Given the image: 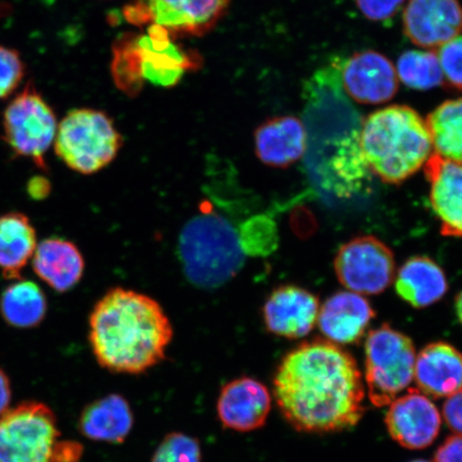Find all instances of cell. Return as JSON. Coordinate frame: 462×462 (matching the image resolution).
Wrapping results in <instances>:
<instances>
[{"label": "cell", "mask_w": 462, "mask_h": 462, "mask_svg": "<svg viewBox=\"0 0 462 462\" xmlns=\"http://www.w3.org/2000/svg\"><path fill=\"white\" fill-rule=\"evenodd\" d=\"M273 385L277 406L299 431L349 430L365 410V386L355 357L330 340H311L289 352Z\"/></svg>", "instance_id": "6da1fadb"}, {"label": "cell", "mask_w": 462, "mask_h": 462, "mask_svg": "<svg viewBox=\"0 0 462 462\" xmlns=\"http://www.w3.org/2000/svg\"><path fill=\"white\" fill-rule=\"evenodd\" d=\"M173 337L169 316L157 300L124 287L108 291L89 317V342L108 371L138 374L165 359Z\"/></svg>", "instance_id": "7a4b0ae2"}, {"label": "cell", "mask_w": 462, "mask_h": 462, "mask_svg": "<svg viewBox=\"0 0 462 462\" xmlns=\"http://www.w3.org/2000/svg\"><path fill=\"white\" fill-rule=\"evenodd\" d=\"M360 148L372 173L390 184L406 181L432 152L426 121L407 106L384 107L363 120Z\"/></svg>", "instance_id": "3957f363"}, {"label": "cell", "mask_w": 462, "mask_h": 462, "mask_svg": "<svg viewBox=\"0 0 462 462\" xmlns=\"http://www.w3.org/2000/svg\"><path fill=\"white\" fill-rule=\"evenodd\" d=\"M178 252L187 280L204 291L227 284L244 268L246 258L239 229L208 206L184 225Z\"/></svg>", "instance_id": "277c9868"}, {"label": "cell", "mask_w": 462, "mask_h": 462, "mask_svg": "<svg viewBox=\"0 0 462 462\" xmlns=\"http://www.w3.org/2000/svg\"><path fill=\"white\" fill-rule=\"evenodd\" d=\"M343 61L344 58L334 57L311 75L303 88L306 153L318 154L319 160L360 141L363 120L343 88Z\"/></svg>", "instance_id": "5b68a950"}, {"label": "cell", "mask_w": 462, "mask_h": 462, "mask_svg": "<svg viewBox=\"0 0 462 462\" xmlns=\"http://www.w3.org/2000/svg\"><path fill=\"white\" fill-rule=\"evenodd\" d=\"M124 140L106 113L94 108H75L58 125L54 141L57 157L69 169L94 175L111 165Z\"/></svg>", "instance_id": "8992f818"}, {"label": "cell", "mask_w": 462, "mask_h": 462, "mask_svg": "<svg viewBox=\"0 0 462 462\" xmlns=\"http://www.w3.org/2000/svg\"><path fill=\"white\" fill-rule=\"evenodd\" d=\"M60 432L51 410L24 402L0 414V462H60Z\"/></svg>", "instance_id": "52a82bcc"}, {"label": "cell", "mask_w": 462, "mask_h": 462, "mask_svg": "<svg viewBox=\"0 0 462 462\" xmlns=\"http://www.w3.org/2000/svg\"><path fill=\"white\" fill-rule=\"evenodd\" d=\"M417 352L411 338L383 325L368 333L365 342V380L369 401L389 406L414 378Z\"/></svg>", "instance_id": "ba28073f"}, {"label": "cell", "mask_w": 462, "mask_h": 462, "mask_svg": "<svg viewBox=\"0 0 462 462\" xmlns=\"http://www.w3.org/2000/svg\"><path fill=\"white\" fill-rule=\"evenodd\" d=\"M4 137L14 153L45 169V153L54 143L58 129L54 109L28 83L5 108Z\"/></svg>", "instance_id": "9c48e42d"}, {"label": "cell", "mask_w": 462, "mask_h": 462, "mask_svg": "<svg viewBox=\"0 0 462 462\" xmlns=\"http://www.w3.org/2000/svg\"><path fill=\"white\" fill-rule=\"evenodd\" d=\"M395 258L390 248L372 236L346 242L334 259L340 284L362 296H373L388 289L395 279Z\"/></svg>", "instance_id": "30bf717a"}, {"label": "cell", "mask_w": 462, "mask_h": 462, "mask_svg": "<svg viewBox=\"0 0 462 462\" xmlns=\"http://www.w3.org/2000/svg\"><path fill=\"white\" fill-rule=\"evenodd\" d=\"M230 0H135L129 20L152 22L165 31L199 36L222 19Z\"/></svg>", "instance_id": "8fae6325"}, {"label": "cell", "mask_w": 462, "mask_h": 462, "mask_svg": "<svg viewBox=\"0 0 462 462\" xmlns=\"http://www.w3.org/2000/svg\"><path fill=\"white\" fill-rule=\"evenodd\" d=\"M340 78L346 95L367 106L391 101L400 88L395 66L375 51H357L344 60Z\"/></svg>", "instance_id": "7c38bea8"}, {"label": "cell", "mask_w": 462, "mask_h": 462, "mask_svg": "<svg viewBox=\"0 0 462 462\" xmlns=\"http://www.w3.org/2000/svg\"><path fill=\"white\" fill-rule=\"evenodd\" d=\"M402 29L419 48H441L460 36L462 5L459 0H409L403 10Z\"/></svg>", "instance_id": "4fadbf2b"}, {"label": "cell", "mask_w": 462, "mask_h": 462, "mask_svg": "<svg viewBox=\"0 0 462 462\" xmlns=\"http://www.w3.org/2000/svg\"><path fill=\"white\" fill-rule=\"evenodd\" d=\"M386 429L402 448L421 449L431 446L440 432L441 415L429 396L409 390L389 404Z\"/></svg>", "instance_id": "5bb4252c"}, {"label": "cell", "mask_w": 462, "mask_h": 462, "mask_svg": "<svg viewBox=\"0 0 462 462\" xmlns=\"http://www.w3.org/2000/svg\"><path fill=\"white\" fill-rule=\"evenodd\" d=\"M319 310V300L314 293L300 286L282 285L265 299L262 313L268 332L299 339L313 331Z\"/></svg>", "instance_id": "9a60e30c"}, {"label": "cell", "mask_w": 462, "mask_h": 462, "mask_svg": "<svg viewBox=\"0 0 462 462\" xmlns=\"http://www.w3.org/2000/svg\"><path fill=\"white\" fill-rule=\"evenodd\" d=\"M270 410V392L255 379H236L219 393L217 414L225 429L240 432L262 429Z\"/></svg>", "instance_id": "2e32d148"}, {"label": "cell", "mask_w": 462, "mask_h": 462, "mask_svg": "<svg viewBox=\"0 0 462 462\" xmlns=\"http://www.w3.org/2000/svg\"><path fill=\"white\" fill-rule=\"evenodd\" d=\"M433 213L447 236L462 238V164L431 154L424 165Z\"/></svg>", "instance_id": "e0dca14e"}, {"label": "cell", "mask_w": 462, "mask_h": 462, "mask_svg": "<svg viewBox=\"0 0 462 462\" xmlns=\"http://www.w3.org/2000/svg\"><path fill=\"white\" fill-rule=\"evenodd\" d=\"M371 303L362 294L339 291L328 298L318 314V326L334 344L359 343L374 318Z\"/></svg>", "instance_id": "ac0fdd59"}, {"label": "cell", "mask_w": 462, "mask_h": 462, "mask_svg": "<svg viewBox=\"0 0 462 462\" xmlns=\"http://www.w3.org/2000/svg\"><path fill=\"white\" fill-rule=\"evenodd\" d=\"M257 158L274 169H287L302 159L308 150V133L302 120L280 116L265 120L254 133Z\"/></svg>", "instance_id": "d6986e66"}, {"label": "cell", "mask_w": 462, "mask_h": 462, "mask_svg": "<svg viewBox=\"0 0 462 462\" xmlns=\"http://www.w3.org/2000/svg\"><path fill=\"white\" fill-rule=\"evenodd\" d=\"M421 393L433 398L449 397L462 390V354L454 346L427 345L415 360L414 378Z\"/></svg>", "instance_id": "ffe728a7"}, {"label": "cell", "mask_w": 462, "mask_h": 462, "mask_svg": "<svg viewBox=\"0 0 462 462\" xmlns=\"http://www.w3.org/2000/svg\"><path fill=\"white\" fill-rule=\"evenodd\" d=\"M33 271L55 291H70L82 279L85 262L72 242L51 238L37 245L32 256Z\"/></svg>", "instance_id": "44dd1931"}, {"label": "cell", "mask_w": 462, "mask_h": 462, "mask_svg": "<svg viewBox=\"0 0 462 462\" xmlns=\"http://www.w3.org/2000/svg\"><path fill=\"white\" fill-rule=\"evenodd\" d=\"M398 296L414 309H426L446 296L448 282L446 273L432 259L412 257L395 274Z\"/></svg>", "instance_id": "7402d4cb"}, {"label": "cell", "mask_w": 462, "mask_h": 462, "mask_svg": "<svg viewBox=\"0 0 462 462\" xmlns=\"http://www.w3.org/2000/svg\"><path fill=\"white\" fill-rule=\"evenodd\" d=\"M133 413L123 396L111 394L87 406L79 429L90 440L123 443L132 430Z\"/></svg>", "instance_id": "603a6c76"}, {"label": "cell", "mask_w": 462, "mask_h": 462, "mask_svg": "<svg viewBox=\"0 0 462 462\" xmlns=\"http://www.w3.org/2000/svg\"><path fill=\"white\" fill-rule=\"evenodd\" d=\"M36 230L22 213L0 217V273L9 280H19L22 270L37 248Z\"/></svg>", "instance_id": "cb8c5ba5"}, {"label": "cell", "mask_w": 462, "mask_h": 462, "mask_svg": "<svg viewBox=\"0 0 462 462\" xmlns=\"http://www.w3.org/2000/svg\"><path fill=\"white\" fill-rule=\"evenodd\" d=\"M425 121L436 154L462 164V97L443 102Z\"/></svg>", "instance_id": "d4e9b609"}, {"label": "cell", "mask_w": 462, "mask_h": 462, "mask_svg": "<svg viewBox=\"0 0 462 462\" xmlns=\"http://www.w3.org/2000/svg\"><path fill=\"white\" fill-rule=\"evenodd\" d=\"M48 310L42 289L29 281H17L3 294L0 310L5 320L16 328H32L43 320Z\"/></svg>", "instance_id": "484cf974"}, {"label": "cell", "mask_w": 462, "mask_h": 462, "mask_svg": "<svg viewBox=\"0 0 462 462\" xmlns=\"http://www.w3.org/2000/svg\"><path fill=\"white\" fill-rule=\"evenodd\" d=\"M398 79L415 90H430L444 84L443 72L436 51H407L397 60Z\"/></svg>", "instance_id": "4316f807"}, {"label": "cell", "mask_w": 462, "mask_h": 462, "mask_svg": "<svg viewBox=\"0 0 462 462\" xmlns=\"http://www.w3.org/2000/svg\"><path fill=\"white\" fill-rule=\"evenodd\" d=\"M242 246L246 256H267L279 244L275 222L267 216H256L239 228Z\"/></svg>", "instance_id": "83f0119b"}, {"label": "cell", "mask_w": 462, "mask_h": 462, "mask_svg": "<svg viewBox=\"0 0 462 462\" xmlns=\"http://www.w3.org/2000/svg\"><path fill=\"white\" fill-rule=\"evenodd\" d=\"M152 462H201L200 444L184 433H170L155 449Z\"/></svg>", "instance_id": "f1b7e54d"}, {"label": "cell", "mask_w": 462, "mask_h": 462, "mask_svg": "<svg viewBox=\"0 0 462 462\" xmlns=\"http://www.w3.org/2000/svg\"><path fill=\"white\" fill-rule=\"evenodd\" d=\"M26 66L19 51L0 45V100L13 96L25 78Z\"/></svg>", "instance_id": "f546056e"}, {"label": "cell", "mask_w": 462, "mask_h": 462, "mask_svg": "<svg viewBox=\"0 0 462 462\" xmlns=\"http://www.w3.org/2000/svg\"><path fill=\"white\" fill-rule=\"evenodd\" d=\"M444 84L455 90L462 91V36L450 40L438 49Z\"/></svg>", "instance_id": "4dcf8cb0"}, {"label": "cell", "mask_w": 462, "mask_h": 462, "mask_svg": "<svg viewBox=\"0 0 462 462\" xmlns=\"http://www.w3.org/2000/svg\"><path fill=\"white\" fill-rule=\"evenodd\" d=\"M357 9L373 22L392 20L402 8L406 0H355Z\"/></svg>", "instance_id": "1f68e13d"}, {"label": "cell", "mask_w": 462, "mask_h": 462, "mask_svg": "<svg viewBox=\"0 0 462 462\" xmlns=\"http://www.w3.org/2000/svg\"><path fill=\"white\" fill-rule=\"evenodd\" d=\"M443 418L450 430L462 435V390L448 397L443 404Z\"/></svg>", "instance_id": "d6a6232c"}, {"label": "cell", "mask_w": 462, "mask_h": 462, "mask_svg": "<svg viewBox=\"0 0 462 462\" xmlns=\"http://www.w3.org/2000/svg\"><path fill=\"white\" fill-rule=\"evenodd\" d=\"M435 462H462V435L448 437L437 449Z\"/></svg>", "instance_id": "836d02e7"}, {"label": "cell", "mask_w": 462, "mask_h": 462, "mask_svg": "<svg viewBox=\"0 0 462 462\" xmlns=\"http://www.w3.org/2000/svg\"><path fill=\"white\" fill-rule=\"evenodd\" d=\"M11 395H13V392H11L8 375L0 369V414L8 410Z\"/></svg>", "instance_id": "e575fe53"}, {"label": "cell", "mask_w": 462, "mask_h": 462, "mask_svg": "<svg viewBox=\"0 0 462 462\" xmlns=\"http://www.w3.org/2000/svg\"><path fill=\"white\" fill-rule=\"evenodd\" d=\"M455 310L456 315H457L458 319L462 325V291L458 294L457 298H456Z\"/></svg>", "instance_id": "d590c367"}, {"label": "cell", "mask_w": 462, "mask_h": 462, "mask_svg": "<svg viewBox=\"0 0 462 462\" xmlns=\"http://www.w3.org/2000/svg\"><path fill=\"white\" fill-rule=\"evenodd\" d=\"M410 462H431V461L424 460V459H418V460H413V461H410Z\"/></svg>", "instance_id": "8d00e7d4"}]
</instances>
